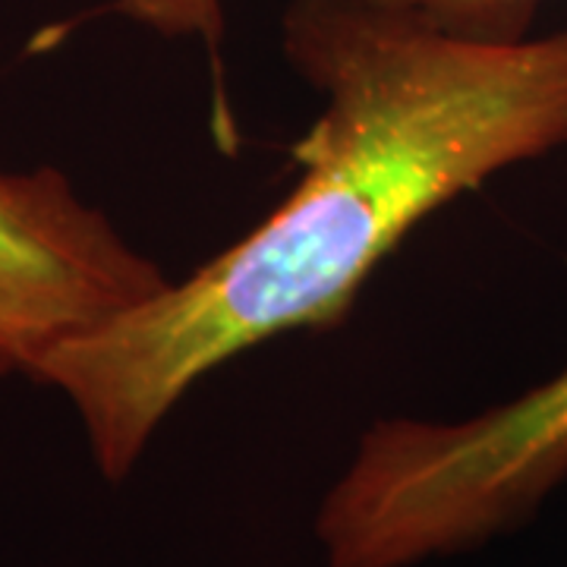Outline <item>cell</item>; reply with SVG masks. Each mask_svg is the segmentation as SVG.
<instances>
[{
    "instance_id": "cell-1",
    "label": "cell",
    "mask_w": 567,
    "mask_h": 567,
    "mask_svg": "<svg viewBox=\"0 0 567 567\" xmlns=\"http://www.w3.org/2000/svg\"><path fill=\"white\" fill-rule=\"evenodd\" d=\"M281 48L319 95L300 181L189 278L61 344L32 382L80 413L123 483L208 372L297 328H334L406 234L507 167L567 145V29L470 39L379 0H290Z\"/></svg>"
},
{
    "instance_id": "cell-2",
    "label": "cell",
    "mask_w": 567,
    "mask_h": 567,
    "mask_svg": "<svg viewBox=\"0 0 567 567\" xmlns=\"http://www.w3.org/2000/svg\"><path fill=\"white\" fill-rule=\"evenodd\" d=\"M567 480V365L476 416H388L324 492V567H416L524 527Z\"/></svg>"
},
{
    "instance_id": "cell-3",
    "label": "cell",
    "mask_w": 567,
    "mask_h": 567,
    "mask_svg": "<svg viewBox=\"0 0 567 567\" xmlns=\"http://www.w3.org/2000/svg\"><path fill=\"white\" fill-rule=\"evenodd\" d=\"M162 265L133 249L54 167L0 171V379L158 297Z\"/></svg>"
},
{
    "instance_id": "cell-4",
    "label": "cell",
    "mask_w": 567,
    "mask_h": 567,
    "mask_svg": "<svg viewBox=\"0 0 567 567\" xmlns=\"http://www.w3.org/2000/svg\"><path fill=\"white\" fill-rule=\"evenodd\" d=\"M104 13H117L123 20L140 22L164 39H196L203 44L208 70H212V130H215L218 148L234 155L240 142V130L230 107L227 73L221 61L224 32H227L224 0H111L102 10L82 13L76 22L104 17Z\"/></svg>"
},
{
    "instance_id": "cell-5",
    "label": "cell",
    "mask_w": 567,
    "mask_h": 567,
    "mask_svg": "<svg viewBox=\"0 0 567 567\" xmlns=\"http://www.w3.org/2000/svg\"><path fill=\"white\" fill-rule=\"evenodd\" d=\"M404 7L439 29L470 39H524L536 20L539 0H379Z\"/></svg>"
}]
</instances>
